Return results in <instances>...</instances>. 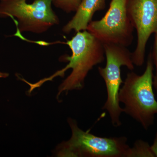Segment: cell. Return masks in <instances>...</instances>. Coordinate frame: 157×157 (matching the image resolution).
Instances as JSON below:
<instances>
[{"label": "cell", "mask_w": 157, "mask_h": 157, "mask_svg": "<svg viewBox=\"0 0 157 157\" xmlns=\"http://www.w3.org/2000/svg\"><path fill=\"white\" fill-rule=\"evenodd\" d=\"M152 151L153 152L155 156L157 157V134L156 135L155 138L154 142L151 146Z\"/></svg>", "instance_id": "cell-12"}, {"label": "cell", "mask_w": 157, "mask_h": 157, "mask_svg": "<svg viewBox=\"0 0 157 157\" xmlns=\"http://www.w3.org/2000/svg\"><path fill=\"white\" fill-rule=\"evenodd\" d=\"M106 0H82L75 15L64 26L62 31L64 33L86 30L93 16L97 11L106 8Z\"/></svg>", "instance_id": "cell-8"}, {"label": "cell", "mask_w": 157, "mask_h": 157, "mask_svg": "<svg viewBox=\"0 0 157 157\" xmlns=\"http://www.w3.org/2000/svg\"><path fill=\"white\" fill-rule=\"evenodd\" d=\"M52 4L57 9L67 13L75 12L82 0H52Z\"/></svg>", "instance_id": "cell-10"}, {"label": "cell", "mask_w": 157, "mask_h": 157, "mask_svg": "<svg viewBox=\"0 0 157 157\" xmlns=\"http://www.w3.org/2000/svg\"><path fill=\"white\" fill-rule=\"evenodd\" d=\"M129 0H111L104 17L92 21L86 30L103 44H114L128 47L134 40V31L128 13Z\"/></svg>", "instance_id": "cell-6"}, {"label": "cell", "mask_w": 157, "mask_h": 157, "mask_svg": "<svg viewBox=\"0 0 157 157\" xmlns=\"http://www.w3.org/2000/svg\"><path fill=\"white\" fill-rule=\"evenodd\" d=\"M155 157L151 146L147 142L142 140L136 141L133 147H131L130 157Z\"/></svg>", "instance_id": "cell-9"}, {"label": "cell", "mask_w": 157, "mask_h": 157, "mask_svg": "<svg viewBox=\"0 0 157 157\" xmlns=\"http://www.w3.org/2000/svg\"><path fill=\"white\" fill-rule=\"evenodd\" d=\"M52 0H1L0 17H10L17 27L15 35L22 32L42 34L59 24L58 16L52 9Z\"/></svg>", "instance_id": "cell-4"}, {"label": "cell", "mask_w": 157, "mask_h": 157, "mask_svg": "<svg viewBox=\"0 0 157 157\" xmlns=\"http://www.w3.org/2000/svg\"><path fill=\"white\" fill-rule=\"evenodd\" d=\"M72 131L69 140L57 149L59 157H130L131 147L125 137H99L79 128L76 121L69 118Z\"/></svg>", "instance_id": "cell-3"}, {"label": "cell", "mask_w": 157, "mask_h": 157, "mask_svg": "<svg viewBox=\"0 0 157 157\" xmlns=\"http://www.w3.org/2000/svg\"><path fill=\"white\" fill-rule=\"evenodd\" d=\"M65 44L72 51L71 56L64 57L63 60L69 62V63L48 78L35 83L29 82L30 91L56 76H64L65 72L70 69H72V72L60 85L58 97L63 92L81 89L89 72L105 59L104 44L87 30L76 32V35Z\"/></svg>", "instance_id": "cell-1"}, {"label": "cell", "mask_w": 157, "mask_h": 157, "mask_svg": "<svg viewBox=\"0 0 157 157\" xmlns=\"http://www.w3.org/2000/svg\"><path fill=\"white\" fill-rule=\"evenodd\" d=\"M128 13L137 31V43L132 52L134 65L140 67L145 58L147 44L152 34L157 33V0H129Z\"/></svg>", "instance_id": "cell-7"}, {"label": "cell", "mask_w": 157, "mask_h": 157, "mask_svg": "<svg viewBox=\"0 0 157 157\" xmlns=\"http://www.w3.org/2000/svg\"><path fill=\"white\" fill-rule=\"evenodd\" d=\"M153 84L157 92V71H156L155 76H154V80L153 81Z\"/></svg>", "instance_id": "cell-13"}, {"label": "cell", "mask_w": 157, "mask_h": 157, "mask_svg": "<svg viewBox=\"0 0 157 157\" xmlns=\"http://www.w3.org/2000/svg\"><path fill=\"white\" fill-rule=\"evenodd\" d=\"M151 55L154 64H155V66L156 71H157V33L155 34L154 45L153 50L152 53H151Z\"/></svg>", "instance_id": "cell-11"}, {"label": "cell", "mask_w": 157, "mask_h": 157, "mask_svg": "<svg viewBox=\"0 0 157 157\" xmlns=\"http://www.w3.org/2000/svg\"><path fill=\"white\" fill-rule=\"evenodd\" d=\"M106 64L104 67H99L98 71L104 79L107 92V99L102 109L109 113L111 123L117 128L122 124L120 116L123 108L120 105L118 94L120 86L123 83L121 77V68L123 66L134 70L132 52L127 47L114 44H104Z\"/></svg>", "instance_id": "cell-5"}, {"label": "cell", "mask_w": 157, "mask_h": 157, "mask_svg": "<svg viewBox=\"0 0 157 157\" xmlns=\"http://www.w3.org/2000/svg\"><path fill=\"white\" fill-rule=\"evenodd\" d=\"M9 76V74L6 73H3L0 71V78H6Z\"/></svg>", "instance_id": "cell-14"}, {"label": "cell", "mask_w": 157, "mask_h": 157, "mask_svg": "<svg viewBox=\"0 0 157 157\" xmlns=\"http://www.w3.org/2000/svg\"><path fill=\"white\" fill-rule=\"evenodd\" d=\"M154 63L149 55L146 69L141 75L131 72L127 74L118 100L124 104L123 112L147 130L154 123L157 114V102L153 91Z\"/></svg>", "instance_id": "cell-2"}]
</instances>
